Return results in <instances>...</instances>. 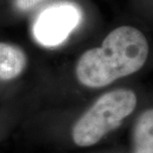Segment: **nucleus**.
Here are the masks:
<instances>
[{
    "label": "nucleus",
    "mask_w": 153,
    "mask_h": 153,
    "mask_svg": "<svg viewBox=\"0 0 153 153\" xmlns=\"http://www.w3.org/2000/svg\"><path fill=\"white\" fill-rule=\"evenodd\" d=\"M79 20V12L69 4L56 5L39 15L34 25V36L40 44L54 47L69 37Z\"/></svg>",
    "instance_id": "7ed1b4c3"
},
{
    "label": "nucleus",
    "mask_w": 153,
    "mask_h": 153,
    "mask_svg": "<svg viewBox=\"0 0 153 153\" xmlns=\"http://www.w3.org/2000/svg\"><path fill=\"white\" fill-rule=\"evenodd\" d=\"M136 102L135 94L130 90L120 88L102 94L75 123L74 142L81 147L96 144L132 114Z\"/></svg>",
    "instance_id": "f03ea898"
},
{
    "label": "nucleus",
    "mask_w": 153,
    "mask_h": 153,
    "mask_svg": "<svg viewBox=\"0 0 153 153\" xmlns=\"http://www.w3.org/2000/svg\"><path fill=\"white\" fill-rule=\"evenodd\" d=\"M147 39L140 30L120 26L112 30L100 47L85 51L76 65V76L88 88H102L132 75L147 60Z\"/></svg>",
    "instance_id": "f257e3e1"
},
{
    "label": "nucleus",
    "mask_w": 153,
    "mask_h": 153,
    "mask_svg": "<svg viewBox=\"0 0 153 153\" xmlns=\"http://www.w3.org/2000/svg\"><path fill=\"white\" fill-rule=\"evenodd\" d=\"M44 0H17V7L21 10H27V9L33 8L35 5L39 4Z\"/></svg>",
    "instance_id": "423d86ee"
},
{
    "label": "nucleus",
    "mask_w": 153,
    "mask_h": 153,
    "mask_svg": "<svg viewBox=\"0 0 153 153\" xmlns=\"http://www.w3.org/2000/svg\"><path fill=\"white\" fill-rule=\"evenodd\" d=\"M27 56L19 46L0 42V81L19 76L27 66Z\"/></svg>",
    "instance_id": "20e7f679"
},
{
    "label": "nucleus",
    "mask_w": 153,
    "mask_h": 153,
    "mask_svg": "<svg viewBox=\"0 0 153 153\" xmlns=\"http://www.w3.org/2000/svg\"><path fill=\"white\" fill-rule=\"evenodd\" d=\"M134 153H153V111L147 109L137 119L134 129Z\"/></svg>",
    "instance_id": "39448f33"
}]
</instances>
